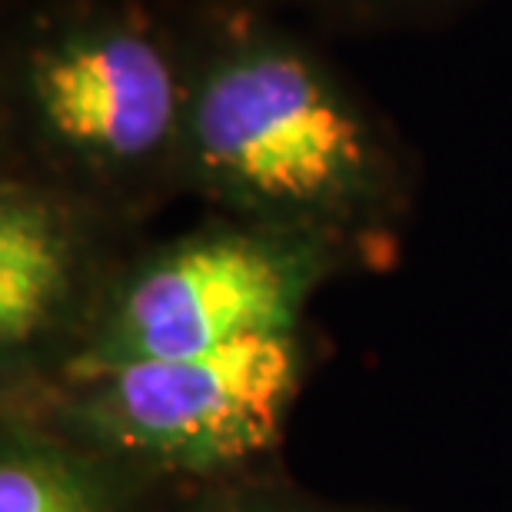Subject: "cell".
<instances>
[{
  "label": "cell",
  "mask_w": 512,
  "mask_h": 512,
  "mask_svg": "<svg viewBox=\"0 0 512 512\" xmlns=\"http://www.w3.org/2000/svg\"><path fill=\"white\" fill-rule=\"evenodd\" d=\"M183 190L223 217L310 233L360 256L406 207L383 120L300 37L233 10L190 37Z\"/></svg>",
  "instance_id": "1"
},
{
  "label": "cell",
  "mask_w": 512,
  "mask_h": 512,
  "mask_svg": "<svg viewBox=\"0 0 512 512\" xmlns=\"http://www.w3.org/2000/svg\"><path fill=\"white\" fill-rule=\"evenodd\" d=\"M190 40L137 4L80 0L40 14L7 67L20 167L130 223L183 190Z\"/></svg>",
  "instance_id": "2"
},
{
  "label": "cell",
  "mask_w": 512,
  "mask_h": 512,
  "mask_svg": "<svg viewBox=\"0 0 512 512\" xmlns=\"http://www.w3.org/2000/svg\"><path fill=\"white\" fill-rule=\"evenodd\" d=\"M306 353L303 330L256 336L200 356L60 376L4 396V406L160 486H207L250 473L280 443Z\"/></svg>",
  "instance_id": "3"
},
{
  "label": "cell",
  "mask_w": 512,
  "mask_h": 512,
  "mask_svg": "<svg viewBox=\"0 0 512 512\" xmlns=\"http://www.w3.org/2000/svg\"><path fill=\"white\" fill-rule=\"evenodd\" d=\"M353 260L350 250L323 237L217 213L127 253L50 380L300 333L313 296Z\"/></svg>",
  "instance_id": "4"
},
{
  "label": "cell",
  "mask_w": 512,
  "mask_h": 512,
  "mask_svg": "<svg viewBox=\"0 0 512 512\" xmlns=\"http://www.w3.org/2000/svg\"><path fill=\"white\" fill-rule=\"evenodd\" d=\"M127 223L44 173L7 163L0 180V376L4 396L50 380L127 253Z\"/></svg>",
  "instance_id": "5"
},
{
  "label": "cell",
  "mask_w": 512,
  "mask_h": 512,
  "mask_svg": "<svg viewBox=\"0 0 512 512\" xmlns=\"http://www.w3.org/2000/svg\"><path fill=\"white\" fill-rule=\"evenodd\" d=\"M160 483L4 406L0 512H153Z\"/></svg>",
  "instance_id": "6"
},
{
  "label": "cell",
  "mask_w": 512,
  "mask_h": 512,
  "mask_svg": "<svg viewBox=\"0 0 512 512\" xmlns=\"http://www.w3.org/2000/svg\"><path fill=\"white\" fill-rule=\"evenodd\" d=\"M173 512H356L340 509L320 499L300 493V489L276 483V479H256L250 473L220 479V483L193 486V493Z\"/></svg>",
  "instance_id": "7"
},
{
  "label": "cell",
  "mask_w": 512,
  "mask_h": 512,
  "mask_svg": "<svg viewBox=\"0 0 512 512\" xmlns=\"http://www.w3.org/2000/svg\"><path fill=\"white\" fill-rule=\"evenodd\" d=\"M350 4H389V0H350Z\"/></svg>",
  "instance_id": "8"
}]
</instances>
